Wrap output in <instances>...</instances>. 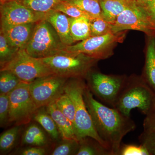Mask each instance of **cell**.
<instances>
[{
  "label": "cell",
  "mask_w": 155,
  "mask_h": 155,
  "mask_svg": "<svg viewBox=\"0 0 155 155\" xmlns=\"http://www.w3.org/2000/svg\"><path fill=\"white\" fill-rule=\"evenodd\" d=\"M100 1H102V0H99Z\"/></svg>",
  "instance_id": "obj_39"
},
{
  "label": "cell",
  "mask_w": 155,
  "mask_h": 155,
  "mask_svg": "<svg viewBox=\"0 0 155 155\" xmlns=\"http://www.w3.org/2000/svg\"><path fill=\"white\" fill-rule=\"evenodd\" d=\"M26 7L35 12L46 14L54 10L56 6L68 0H20Z\"/></svg>",
  "instance_id": "obj_22"
},
{
  "label": "cell",
  "mask_w": 155,
  "mask_h": 155,
  "mask_svg": "<svg viewBox=\"0 0 155 155\" xmlns=\"http://www.w3.org/2000/svg\"><path fill=\"white\" fill-rule=\"evenodd\" d=\"M77 155H112L109 149L91 137H84L79 140Z\"/></svg>",
  "instance_id": "obj_19"
},
{
  "label": "cell",
  "mask_w": 155,
  "mask_h": 155,
  "mask_svg": "<svg viewBox=\"0 0 155 155\" xmlns=\"http://www.w3.org/2000/svg\"><path fill=\"white\" fill-rule=\"evenodd\" d=\"M136 0H102L100 1L102 17L113 25L117 17L128 7L133 5Z\"/></svg>",
  "instance_id": "obj_16"
},
{
  "label": "cell",
  "mask_w": 155,
  "mask_h": 155,
  "mask_svg": "<svg viewBox=\"0 0 155 155\" xmlns=\"http://www.w3.org/2000/svg\"><path fill=\"white\" fill-rule=\"evenodd\" d=\"M29 83L21 82L9 94L8 123L16 126L28 124L33 119L37 108L29 91Z\"/></svg>",
  "instance_id": "obj_9"
},
{
  "label": "cell",
  "mask_w": 155,
  "mask_h": 155,
  "mask_svg": "<svg viewBox=\"0 0 155 155\" xmlns=\"http://www.w3.org/2000/svg\"><path fill=\"white\" fill-rule=\"evenodd\" d=\"M45 19L52 25L64 45H71L75 43L70 32L69 17L62 12L54 10L46 14Z\"/></svg>",
  "instance_id": "obj_14"
},
{
  "label": "cell",
  "mask_w": 155,
  "mask_h": 155,
  "mask_svg": "<svg viewBox=\"0 0 155 155\" xmlns=\"http://www.w3.org/2000/svg\"><path fill=\"white\" fill-rule=\"evenodd\" d=\"M39 59L54 75L67 78L82 79L86 78L98 61L81 53L67 51Z\"/></svg>",
  "instance_id": "obj_4"
},
{
  "label": "cell",
  "mask_w": 155,
  "mask_h": 155,
  "mask_svg": "<svg viewBox=\"0 0 155 155\" xmlns=\"http://www.w3.org/2000/svg\"><path fill=\"white\" fill-rule=\"evenodd\" d=\"M155 0H136L137 2L143 8H146L151 4Z\"/></svg>",
  "instance_id": "obj_37"
},
{
  "label": "cell",
  "mask_w": 155,
  "mask_h": 155,
  "mask_svg": "<svg viewBox=\"0 0 155 155\" xmlns=\"http://www.w3.org/2000/svg\"><path fill=\"white\" fill-rule=\"evenodd\" d=\"M24 144L35 147H43L47 143V138L42 130L37 125L32 124L27 127L22 136Z\"/></svg>",
  "instance_id": "obj_21"
},
{
  "label": "cell",
  "mask_w": 155,
  "mask_h": 155,
  "mask_svg": "<svg viewBox=\"0 0 155 155\" xmlns=\"http://www.w3.org/2000/svg\"><path fill=\"white\" fill-rule=\"evenodd\" d=\"M87 87L102 102L114 108L127 78L106 75L92 70L86 77Z\"/></svg>",
  "instance_id": "obj_6"
},
{
  "label": "cell",
  "mask_w": 155,
  "mask_h": 155,
  "mask_svg": "<svg viewBox=\"0 0 155 155\" xmlns=\"http://www.w3.org/2000/svg\"><path fill=\"white\" fill-rule=\"evenodd\" d=\"M45 108L48 113L55 122L62 139L64 140H77L73 123L58 109L54 102L46 106Z\"/></svg>",
  "instance_id": "obj_15"
},
{
  "label": "cell",
  "mask_w": 155,
  "mask_h": 155,
  "mask_svg": "<svg viewBox=\"0 0 155 155\" xmlns=\"http://www.w3.org/2000/svg\"><path fill=\"white\" fill-rule=\"evenodd\" d=\"M90 18L86 17H69L70 32L74 42L82 41L91 36Z\"/></svg>",
  "instance_id": "obj_18"
},
{
  "label": "cell",
  "mask_w": 155,
  "mask_h": 155,
  "mask_svg": "<svg viewBox=\"0 0 155 155\" xmlns=\"http://www.w3.org/2000/svg\"><path fill=\"white\" fill-rule=\"evenodd\" d=\"M13 1H16V0H0V4H1V5H2V4H4V3Z\"/></svg>",
  "instance_id": "obj_38"
},
{
  "label": "cell",
  "mask_w": 155,
  "mask_h": 155,
  "mask_svg": "<svg viewBox=\"0 0 155 155\" xmlns=\"http://www.w3.org/2000/svg\"><path fill=\"white\" fill-rule=\"evenodd\" d=\"M118 155H150L145 147L140 144H121Z\"/></svg>",
  "instance_id": "obj_32"
},
{
  "label": "cell",
  "mask_w": 155,
  "mask_h": 155,
  "mask_svg": "<svg viewBox=\"0 0 155 155\" xmlns=\"http://www.w3.org/2000/svg\"><path fill=\"white\" fill-rule=\"evenodd\" d=\"M145 116L143 122V131H155V97L149 110Z\"/></svg>",
  "instance_id": "obj_34"
},
{
  "label": "cell",
  "mask_w": 155,
  "mask_h": 155,
  "mask_svg": "<svg viewBox=\"0 0 155 155\" xmlns=\"http://www.w3.org/2000/svg\"><path fill=\"white\" fill-rule=\"evenodd\" d=\"M86 86L82 78H71L67 80L64 89V92L71 98L75 107V137L78 141L87 137H91L109 149L97 133L85 104L84 93Z\"/></svg>",
  "instance_id": "obj_2"
},
{
  "label": "cell",
  "mask_w": 155,
  "mask_h": 155,
  "mask_svg": "<svg viewBox=\"0 0 155 155\" xmlns=\"http://www.w3.org/2000/svg\"><path fill=\"white\" fill-rule=\"evenodd\" d=\"M141 78L155 93V37H150L148 42L145 63Z\"/></svg>",
  "instance_id": "obj_17"
},
{
  "label": "cell",
  "mask_w": 155,
  "mask_h": 155,
  "mask_svg": "<svg viewBox=\"0 0 155 155\" xmlns=\"http://www.w3.org/2000/svg\"><path fill=\"white\" fill-rule=\"evenodd\" d=\"M58 109L74 124L75 107L70 97L64 92L54 101Z\"/></svg>",
  "instance_id": "obj_25"
},
{
  "label": "cell",
  "mask_w": 155,
  "mask_h": 155,
  "mask_svg": "<svg viewBox=\"0 0 155 155\" xmlns=\"http://www.w3.org/2000/svg\"><path fill=\"white\" fill-rule=\"evenodd\" d=\"M139 140L147 150L150 155H155V131H143L139 137Z\"/></svg>",
  "instance_id": "obj_31"
},
{
  "label": "cell",
  "mask_w": 155,
  "mask_h": 155,
  "mask_svg": "<svg viewBox=\"0 0 155 155\" xmlns=\"http://www.w3.org/2000/svg\"><path fill=\"white\" fill-rule=\"evenodd\" d=\"M0 11L1 27L37 22L45 19L46 14L34 11L20 0L1 5Z\"/></svg>",
  "instance_id": "obj_12"
},
{
  "label": "cell",
  "mask_w": 155,
  "mask_h": 155,
  "mask_svg": "<svg viewBox=\"0 0 155 155\" xmlns=\"http://www.w3.org/2000/svg\"><path fill=\"white\" fill-rule=\"evenodd\" d=\"M21 82L19 78L11 71L1 70L0 94H9Z\"/></svg>",
  "instance_id": "obj_23"
},
{
  "label": "cell",
  "mask_w": 155,
  "mask_h": 155,
  "mask_svg": "<svg viewBox=\"0 0 155 155\" xmlns=\"http://www.w3.org/2000/svg\"><path fill=\"white\" fill-rule=\"evenodd\" d=\"M11 71L22 82L30 83L44 76L53 75L49 68L40 59L33 58L22 49L11 61L1 67V70Z\"/></svg>",
  "instance_id": "obj_8"
},
{
  "label": "cell",
  "mask_w": 155,
  "mask_h": 155,
  "mask_svg": "<svg viewBox=\"0 0 155 155\" xmlns=\"http://www.w3.org/2000/svg\"><path fill=\"white\" fill-rule=\"evenodd\" d=\"M67 2L86 13L90 18L102 17L99 0H68Z\"/></svg>",
  "instance_id": "obj_24"
},
{
  "label": "cell",
  "mask_w": 155,
  "mask_h": 155,
  "mask_svg": "<svg viewBox=\"0 0 155 155\" xmlns=\"http://www.w3.org/2000/svg\"><path fill=\"white\" fill-rule=\"evenodd\" d=\"M155 93L141 77L133 76L127 78L114 108L126 116L137 108L146 115L149 110Z\"/></svg>",
  "instance_id": "obj_3"
},
{
  "label": "cell",
  "mask_w": 155,
  "mask_h": 155,
  "mask_svg": "<svg viewBox=\"0 0 155 155\" xmlns=\"http://www.w3.org/2000/svg\"><path fill=\"white\" fill-rule=\"evenodd\" d=\"M19 50L10 43L2 31L0 32V65L1 67L11 61Z\"/></svg>",
  "instance_id": "obj_26"
},
{
  "label": "cell",
  "mask_w": 155,
  "mask_h": 155,
  "mask_svg": "<svg viewBox=\"0 0 155 155\" xmlns=\"http://www.w3.org/2000/svg\"><path fill=\"white\" fill-rule=\"evenodd\" d=\"M53 150L52 155H76L79 147V141L77 140H64Z\"/></svg>",
  "instance_id": "obj_29"
},
{
  "label": "cell",
  "mask_w": 155,
  "mask_h": 155,
  "mask_svg": "<svg viewBox=\"0 0 155 155\" xmlns=\"http://www.w3.org/2000/svg\"><path fill=\"white\" fill-rule=\"evenodd\" d=\"M84 97L97 133L105 143L112 155H118L122 139L135 129L134 121L130 116L95 99L87 85Z\"/></svg>",
  "instance_id": "obj_1"
},
{
  "label": "cell",
  "mask_w": 155,
  "mask_h": 155,
  "mask_svg": "<svg viewBox=\"0 0 155 155\" xmlns=\"http://www.w3.org/2000/svg\"><path fill=\"white\" fill-rule=\"evenodd\" d=\"M91 36H101L112 32V25L102 17L90 18Z\"/></svg>",
  "instance_id": "obj_28"
},
{
  "label": "cell",
  "mask_w": 155,
  "mask_h": 155,
  "mask_svg": "<svg viewBox=\"0 0 155 155\" xmlns=\"http://www.w3.org/2000/svg\"><path fill=\"white\" fill-rule=\"evenodd\" d=\"M45 149L39 147H32L23 150L21 153L22 155H44L45 154Z\"/></svg>",
  "instance_id": "obj_35"
},
{
  "label": "cell",
  "mask_w": 155,
  "mask_h": 155,
  "mask_svg": "<svg viewBox=\"0 0 155 155\" xmlns=\"http://www.w3.org/2000/svg\"><path fill=\"white\" fill-rule=\"evenodd\" d=\"M37 22L1 27V31L14 47L25 49L30 40Z\"/></svg>",
  "instance_id": "obj_13"
},
{
  "label": "cell",
  "mask_w": 155,
  "mask_h": 155,
  "mask_svg": "<svg viewBox=\"0 0 155 155\" xmlns=\"http://www.w3.org/2000/svg\"><path fill=\"white\" fill-rule=\"evenodd\" d=\"M124 31L91 36L76 44L67 46L65 51L81 53L98 61L107 59L112 54L114 46L118 43L123 41L125 37Z\"/></svg>",
  "instance_id": "obj_7"
},
{
  "label": "cell",
  "mask_w": 155,
  "mask_h": 155,
  "mask_svg": "<svg viewBox=\"0 0 155 155\" xmlns=\"http://www.w3.org/2000/svg\"><path fill=\"white\" fill-rule=\"evenodd\" d=\"M10 112L9 94H0V125L1 127L8 123Z\"/></svg>",
  "instance_id": "obj_33"
},
{
  "label": "cell",
  "mask_w": 155,
  "mask_h": 155,
  "mask_svg": "<svg viewBox=\"0 0 155 155\" xmlns=\"http://www.w3.org/2000/svg\"><path fill=\"white\" fill-rule=\"evenodd\" d=\"M33 119L43 127L53 139L58 140L60 132L55 122L48 113L45 107L39 108L34 115Z\"/></svg>",
  "instance_id": "obj_20"
},
{
  "label": "cell",
  "mask_w": 155,
  "mask_h": 155,
  "mask_svg": "<svg viewBox=\"0 0 155 155\" xmlns=\"http://www.w3.org/2000/svg\"><path fill=\"white\" fill-rule=\"evenodd\" d=\"M144 8L146 10L151 19L155 24V1L149 5Z\"/></svg>",
  "instance_id": "obj_36"
},
{
  "label": "cell",
  "mask_w": 155,
  "mask_h": 155,
  "mask_svg": "<svg viewBox=\"0 0 155 155\" xmlns=\"http://www.w3.org/2000/svg\"><path fill=\"white\" fill-rule=\"evenodd\" d=\"M54 10L62 12L68 17L72 18H78L81 17H86L90 18L88 14L67 1L62 2L58 4L56 6Z\"/></svg>",
  "instance_id": "obj_30"
},
{
  "label": "cell",
  "mask_w": 155,
  "mask_h": 155,
  "mask_svg": "<svg viewBox=\"0 0 155 155\" xmlns=\"http://www.w3.org/2000/svg\"><path fill=\"white\" fill-rule=\"evenodd\" d=\"M19 126H15L6 130L0 137L1 153L8 152L16 143L19 131Z\"/></svg>",
  "instance_id": "obj_27"
},
{
  "label": "cell",
  "mask_w": 155,
  "mask_h": 155,
  "mask_svg": "<svg viewBox=\"0 0 155 155\" xmlns=\"http://www.w3.org/2000/svg\"><path fill=\"white\" fill-rule=\"evenodd\" d=\"M112 25L114 33L129 29L142 31L150 37L155 38V24L146 9L136 0L119 15Z\"/></svg>",
  "instance_id": "obj_10"
},
{
  "label": "cell",
  "mask_w": 155,
  "mask_h": 155,
  "mask_svg": "<svg viewBox=\"0 0 155 155\" xmlns=\"http://www.w3.org/2000/svg\"><path fill=\"white\" fill-rule=\"evenodd\" d=\"M69 78L51 75L37 78L29 83V91L38 109L55 101L64 92Z\"/></svg>",
  "instance_id": "obj_11"
},
{
  "label": "cell",
  "mask_w": 155,
  "mask_h": 155,
  "mask_svg": "<svg viewBox=\"0 0 155 155\" xmlns=\"http://www.w3.org/2000/svg\"><path fill=\"white\" fill-rule=\"evenodd\" d=\"M67 46L52 25L44 19L37 22L25 50L31 57L41 59L64 53Z\"/></svg>",
  "instance_id": "obj_5"
}]
</instances>
